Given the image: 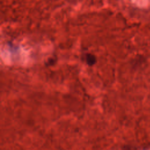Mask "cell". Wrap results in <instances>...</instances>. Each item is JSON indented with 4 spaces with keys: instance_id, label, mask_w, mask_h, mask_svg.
<instances>
[{
    "instance_id": "1",
    "label": "cell",
    "mask_w": 150,
    "mask_h": 150,
    "mask_svg": "<svg viewBox=\"0 0 150 150\" xmlns=\"http://www.w3.org/2000/svg\"><path fill=\"white\" fill-rule=\"evenodd\" d=\"M84 58L86 63L90 66H93L96 63V57L92 54H86L84 55Z\"/></svg>"
}]
</instances>
